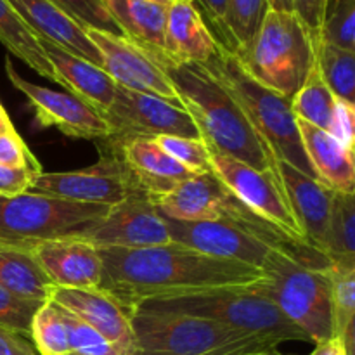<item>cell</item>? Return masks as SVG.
Returning <instances> with one entry per match:
<instances>
[{"instance_id": "20", "label": "cell", "mask_w": 355, "mask_h": 355, "mask_svg": "<svg viewBox=\"0 0 355 355\" xmlns=\"http://www.w3.org/2000/svg\"><path fill=\"white\" fill-rule=\"evenodd\" d=\"M111 144L120 151L139 189L151 198L163 196L180 182L194 177L193 172L175 162L155 139H128Z\"/></svg>"}, {"instance_id": "31", "label": "cell", "mask_w": 355, "mask_h": 355, "mask_svg": "<svg viewBox=\"0 0 355 355\" xmlns=\"http://www.w3.org/2000/svg\"><path fill=\"white\" fill-rule=\"evenodd\" d=\"M227 2V26L234 42V55L241 58L252 47L267 12V0H225Z\"/></svg>"}, {"instance_id": "19", "label": "cell", "mask_w": 355, "mask_h": 355, "mask_svg": "<svg viewBox=\"0 0 355 355\" xmlns=\"http://www.w3.org/2000/svg\"><path fill=\"white\" fill-rule=\"evenodd\" d=\"M24 245H28L54 286L78 290L101 288L103 262L99 250L90 243L80 238H58Z\"/></svg>"}, {"instance_id": "29", "label": "cell", "mask_w": 355, "mask_h": 355, "mask_svg": "<svg viewBox=\"0 0 355 355\" xmlns=\"http://www.w3.org/2000/svg\"><path fill=\"white\" fill-rule=\"evenodd\" d=\"M336 97L326 85L321 71H319L318 55L309 68L307 76L300 89L291 97V111L297 120H304L321 130L328 132L331 125L333 111H335Z\"/></svg>"}, {"instance_id": "18", "label": "cell", "mask_w": 355, "mask_h": 355, "mask_svg": "<svg viewBox=\"0 0 355 355\" xmlns=\"http://www.w3.org/2000/svg\"><path fill=\"white\" fill-rule=\"evenodd\" d=\"M267 155H269V165L272 166L283 186L291 214L300 229L302 239L312 250L324 255L326 229H328L335 191L328 189L319 180L302 173L290 163L276 158L269 149H267Z\"/></svg>"}, {"instance_id": "5", "label": "cell", "mask_w": 355, "mask_h": 355, "mask_svg": "<svg viewBox=\"0 0 355 355\" xmlns=\"http://www.w3.org/2000/svg\"><path fill=\"white\" fill-rule=\"evenodd\" d=\"M142 355H245L276 350V340L227 328L208 319L130 312Z\"/></svg>"}, {"instance_id": "32", "label": "cell", "mask_w": 355, "mask_h": 355, "mask_svg": "<svg viewBox=\"0 0 355 355\" xmlns=\"http://www.w3.org/2000/svg\"><path fill=\"white\" fill-rule=\"evenodd\" d=\"M30 338L33 340L38 355H66L71 352L61 309L54 302L47 300L42 304L33 315Z\"/></svg>"}, {"instance_id": "34", "label": "cell", "mask_w": 355, "mask_h": 355, "mask_svg": "<svg viewBox=\"0 0 355 355\" xmlns=\"http://www.w3.org/2000/svg\"><path fill=\"white\" fill-rule=\"evenodd\" d=\"M321 42L355 52V0H329Z\"/></svg>"}, {"instance_id": "16", "label": "cell", "mask_w": 355, "mask_h": 355, "mask_svg": "<svg viewBox=\"0 0 355 355\" xmlns=\"http://www.w3.org/2000/svg\"><path fill=\"white\" fill-rule=\"evenodd\" d=\"M151 200L162 217L179 222H234L245 210V205L214 175V172L191 177L163 196Z\"/></svg>"}, {"instance_id": "22", "label": "cell", "mask_w": 355, "mask_h": 355, "mask_svg": "<svg viewBox=\"0 0 355 355\" xmlns=\"http://www.w3.org/2000/svg\"><path fill=\"white\" fill-rule=\"evenodd\" d=\"M52 69L55 82L66 89V92L78 97L89 104L97 113H104L114 99L116 83L99 66L82 58L69 54L45 38H38Z\"/></svg>"}, {"instance_id": "42", "label": "cell", "mask_w": 355, "mask_h": 355, "mask_svg": "<svg viewBox=\"0 0 355 355\" xmlns=\"http://www.w3.org/2000/svg\"><path fill=\"white\" fill-rule=\"evenodd\" d=\"M329 134L336 139L349 151H354L355 141V106L336 99L335 111H333L331 125L328 128Z\"/></svg>"}, {"instance_id": "28", "label": "cell", "mask_w": 355, "mask_h": 355, "mask_svg": "<svg viewBox=\"0 0 355 355\" xmlns=\"http://www.w3.org/2000/svg\"><path fill=\"white\" fill-rule=\"evenodd\" d=\"M324 255L331 263L355 269L354 194L335 193L324 239Z\"/></svg>"}, {"instance_id": "26", "label": "cell", "mask_w": 355, "mask_h": 355, "mask_svg": "<svg viewBox=\"0 0 355 355\" xmlns=\"http://www.w3.org/2000/svg\"><path fill=\"white\" fill-rule=\"evenodd\" d=\"M0 286L26 300L47 302L54 284L28 245L0 241Z\"/></svg>"}, {"instance_id": "27", "label": "cell", "mask_w": 355, "mask_h": 355, "mask_svg": "<svg viewBox=\"0 0 355 355\" xmlns=\"http://www.w3.org/2000/svg\"><path fill=\"white\" fill-rule=\"evenodd\" d=\"M0 42L10 54L26 62L33 71L55 82V73L42 49L40 40L16 12L9 0H0Z\"/></svg>"}, {"instance_id": "15", "label": "cell", "mask_w": 355, "mask_h": 355, "mask_svg": "<svg viewBox=\"0 0 355 355\" xmlns=\"http://www.w3.org/2000/svg\"><path fill=\"white\" fill-rule=\"evenodd\" d=\"M165 222L173 243L205 255L234 260L257 269H262L274 250L252 231L232 220L179 222L165 218Z\"/></svg>"}, {"instance_id": "38", "label": "cell", "mask_w": 355, "mask_h": 355, "mask_svg": "<svg viewBox=\"0 0 355 355\" xmlns=\"http://www.w3.org/2000/svg\"><path fill=\"white\" fill-rule=\"evenodd\" d=\"M61 315L66 324V331H68L71 352L83 355H118L114 347L103 335H99L92 326H89L64 309H61Z\"/></svg>"}, {"instance_id": "49", "label": "cell", "mask_w": 355, "mask_h": 355, "mask_svg": "<svg viewBox=\"0 0 355 355\" xmlns=\"http://www.w3.org/2000/svg\"><path fill=\"white\" fill-rule=\"evenodd\" d=\"M151 2H156V3H163V6H170V3H172V0H151Z\"/></svg>"}, {"instance_id": "2", "label": "cell", "mask_w": 355, "mask_h": 355, "mask_svg": "<svg viewBox=\"0 0 355 355\" xmlns=\"http://www.w3.org/2000/svg\"><path fill=\"white\" fill-rule=\"evenodd\" d=\"M146 51L175 87L210 153L231 156L253 168H269L267 148L231 92L207 66L175 62L163 51Z\"/></svg>"}, {"instance_id": "50", "label": "cell", "mask_w": 355, "mask_h": 355, "mask_svg": "<svg viewBox=\"0 0 355 355\" xmlns=\"http://www.w3.org/2000/svg\"><path fill=\"white\" fill-rule=\"evenodd\" d=\"M172 2H194V0H172Z\"/></svg>"}, {"instance_id": "25", "label": "cell", "mask_w": 355, "mask_h": 355, "mask_svg": "<svg viewBox=\"0 0 355 355\" xmlns=\"http://www.w3.org/2000/svg\"><path fill=\"white\" fill-rule=\"evenodd\" d=\"M121 35L151 51H163L168 6L151 0H103Z\"/></svg>"}, {"instance_id": "21", "label": "cell", "mask_w": 355, "mask_h": 355, "mask_svg": "<svg viewBox=\"0 0 355 355\" xmlns=\"http://www.w3.org/2000/svg\"><path fill=\"white\" fill-rule=\"evenodd\" d=\"M38 38L52 42L69 54L103 68V59L85 30L49 0H9Z\"/></svg>"}, {"instance_id": "24", "label": "cell", "mask_w": 355, "mask_h": 355, "mask_svg": "<svg viewBox=\"0 0 355 355\" xmlns=\"http://www.w3.org/2000/svg\"><path fill=\"white\" fill-rule=\"evenodd\" d=\"M220 45L211 37L203 17L193 2H172L168 6L163 52L175 62L207 64Z\"/></svg>"}, {"instance_id": "36", "label": "cell", "mask_w": 355, "mask_h": 355, "mask_svg": "<svg viewBox=\"0 0 355 355\" xmlns=\"http://www.w3.org/2000/svg\"><path fill=\"white\" fill-rule=\"evenodd\" d=\"M42 304L45 302L26 300L0 286V329L30 338L31 321Z\"/></svg>"}, {"instance_id": "14", "label": "cell", "mask_w": 355, "mask_h": 355, "mask_svg": "<svg viewBox=\"0 0 355 355\" xmlns=\"http://www.w3.org/2000/svg\"><path fill=\"white\" fill-rule=\"evenodd\" d=\"M6 73L9 82L26 96L35 118L42 127L58 128L68 137L85 141H104L111 137V130L104 118L82 99L68 92H58L49 87L28 82L14 69L9 58L6 59Z\"/></svg>"}, {"instance_id": "9", "label": "cell", "mask_w": 355, "mask_h": 355, "mask_svg": "<svg viewBox=\"0 0 355 355\" xmlns=\"http://www.w3.org/2000/svg\"><path fill=\"white\" fill-rule=\"evenodd\" d=\"M101 142L106 144V149L101 151L96 165L73 172H40L31 182V193L104 207H113L130 194L139 193L141 189L120 151L106 139Z\"/></svg>"}, {"instance_id": "47", "label": "cell", "mask_w": 355, "mask_h": 355, "mask_svg": "<svg viewBox=\"0 0 355 355\" xmlns=\"http://www.w3.org/2000/svg\"><path fill=\"white\" fill-rule=\"evenodd\" d=\"M14 125L12 121H10L9 114H7V111L3 110L2 103H0V132H7V130H12Z\"/></svg>"}, {"instance_id": "45", "label": "cell", "mask_w": 355, "mask_h": 355, "mask_svg": "<svg viewBox=\"0 0 355 355\" xmlns=\"http://www.w3.org/2000/svg\"><path fill=\"white\" fill-rule=\"evenodd\" d=\"M311 355H343L342 345H340L338 340L335 338H329L326 342H321L315 345L314 352Z\"/></svg>"}, {"instance_id": "39", "label": "cell", "mask_w": 355, "mask_h": 355, "mask_svg": "<svg viewBox=\"0 0 355 355\" xmlns=\"http://www.w3.org/2000/svg\"><path fill=\"white\" fill-rule=\"evenodd\" d=\"M193 3L203 17L215 42L224 51L234 54V42L227 26V2L225 0H194Z\"/></svg>"}, {"instance_id": "41", "label": "cell", "mask_w": 355, "mask_h": 355, "mask_svg": "<svg viewBox=\"0 0 355 355\" xmlns=\"http://www.w3.org/2000/svg\"><path fill=\"white\" fill-rule=\"evenodd\" d=\"M328 2L329 0H293V12L307 28L309 35L318 49L321 45L322 23H324Z\"/></svg>"}, {"instance_id": "6", "label": "cell", "mask_w": 355, "mask_h": 355, "mask_svg": "<svg viewBox=\"0 0 355 355\" xmlns=\"http://www.w3.org/2000/svg\"><path fill=\"white\" fill-rule=\"evenodd\" d=\"M260 270L266 279L257 283L255 290L300 328L309 342L318 345L333 338L328 269L305 266L290 253L274 248Z\"/></svg>"}, {"instance_id": "3", "label": "cell", "mask_w": 355, "mask_h": 355, "mask_svg": "<svg viewBox=\"0 0 355 355\" xmlns=\"http://www.w3.org/2000/svg\"><path fill=\"white\" fill-rule=\"evenodd\" d=\"M255 284L214 288V290L177 295V297L151 298L137 304L132 311L208 319L227 328L276 340L277 343L291 342V340L309 342L300 328L284 318L272 302L255 290Z\"/></svg>"}, {"instance_id": "12", "label": "cell", "mask_w": 355, "mask_h": 355, "mask_svg": "<svg viewBox=\"0 0 355 355\" xmlns=\"http://www.w3.org/2000/svg\"><path fill=\"white\" fill-rule=\"evenodd\" d=\"M80 239L96 248L139 250L173 243L165 218L159 215L151 196L134 193L92 225Z\"/></svg>"}, {"instance_id": "33", "label": "cell", "mask_w": 355, "mask_h": 355, "mask_svg": "<svg viewBox=\"0 0 355 355\" xmlns=\"http://www.w3.org/2000/svg\"><path fill=\"white\" fill-rule=\"evenodd\" d=\"M328 276L331 283L333 338L338 340L350 324H355V269L331 263Z\"/></svg>"}, {"instance_id": "1", "label": "cell", "mask_w": 355, "mask_h": 355, "mask_svg": "<svg viewBox=\"0 0 355 355\" xmlns=\"http://www.w3.org/2000/svg\"><path fill=\"white\" fill-rule=\"evenodd\" d=\"M97 250L103 262L101 290L116 298L128 314L151 298L250 286L266 279L257 267L205 255L179 243L139 250Z\"/></svg>"}, {"instance_id": "40", "label": "cell", "mask_w": 355, "mask_h": 355, "mask_svg": "<svg viewBox=\"0 0 355 355\" xmlns=\"http://www.w3.org/2000/svg\"><path fill=\"white\" fill-rule=\"evenodd\" d=\"M0 165L12 168H30L42 172V166L33 153L28 149L16 128L0 132Z\"/></svg>"}, {"instance_id": "44", "label": "cell", "mask_w": 355, "mask_h": 355, "mask_svg": "<svg viewBox=\"0 0 355 355\" xmlns=\"http://www.w3.org/2000/svg\"><path fill=\"white\" fill-rule=\"evenodd\" d=\"M0 355H38L28 338L17 333L0 329Z\"/></svg>"}, {"instance_id": "11", "label": "cell", "mask_w": 355, "mask_h": 355, "mask_svg": "<svg viewBox=\"0 0 355 355\" xmlns=\"http://www.w3.org/2000/svg\"><path fill=\"white\" fill-rule=\"evenodd\" d=\"M210 162L214 175L248 210L279 229L288 238L305 243L284 196L283 186L272 166L269 165V168L263 170L253 168L239 159L220 155V153H211Z\"/></svg>"}, {"instance_id": "35", "label": "cell", "mask_w": 355, "mask_h": 355, "mask_svg": "<svg viewBox=\"0 0 355 355\" xmlns=\"http://www.w3.org/2000/svg\"><path fill=\"white\" fill-rule=\"evenodd\" d=\"M155 141L158 142L175 162H179L184 168L193 172L194 175L211 173V153L210 149H208V146L203 142V139L162 135V137H156Z\"/></svg>"}, {"instance_id": "43", "label": "cell", "mask_w": 355, "mask_h": 355, "mask_svg": "<svg viewBox=\"0 0 355 355\" xmlns=\"http://www.w3.org/2000/svg\"><path fill=\"white\" fill-rule=\"evenodd\" d=\"M40 172L30 168H12L0 165V196L12 198L30 191L31 182Z\"/></svg>"}, {"instance_id": "17", "label": "cell", "mask_w": 355, "mask_h": 355, "mask_svg": "<svg viewBox=\"0 0 355 355\" xmlns=\"http://www.w3.org/2000/svg\"><path fill=\"white\" fill-rule=\"evenodd\" d=\"M49 300L71 312L103 335L118 355H142L130 324V314L116 298L101 288H59L52 286Z\"/></svg>"}, {"instance_id": "46", "label": "cell", "mask_w": 355, "mask_h": 355, "mask_svg": "<svg viewBox=\"0 0 355 355\" xmlns=\"http://www.w3.org/2000/svg\"><path fill=\"white\" fill-rule=\"evenodd\" d=\"M272 10H281V12H293V0H267Z\"/></svg>"}, {"instance_id": "48", "label": "cell", "mask_w": 355, "mask_h": 355, "mask_svg": "<svg viewBox=\"0 0 355 355\" xmlns=\"http://www.w3.org/2000/svg\"><path fill=\"white\" fill-rule=\"evenodd\" d=\"M245 355H281L279 352L276 350H267V352H253V354H245Z\"/></svg>"}, {"instance_id": "7", "label": "cell", "mask_w": 355, "mask_h": 355, "mask_svg": "<svg viewBox=\"0 0 355 355\" xmlns=\"http://www.w3.org/2000/svg\"><path fill=\"white\" fill-rule=\"evenodd\" d=\"M315 55L318 47L297 14L270 9L250 51L236 58L257 82L291 99Z\"/></svg>"}, {"instance_id": "51", "label": "cell", "mask_w": 355, "mask_h": 355, "mask_svg": "<svg viewBox=\"0 0 355 355\" xmlns=\"http://www.w3.org/2000/svg\"><path fill=\"white\" fill-rule=\"evenodd\" d=\"M66 355H83V354H76V352H69V354H66Z\"/></svg>"}, {"instance_id": "10", "label": "cell", "mask_w": 355, "mask_h": 355, "mask_svg": "<svg viewBox=\"0 0 355 355\" xmlns=\"http://www.w3.org/2000/svg\"><path fill=\"white\" fill-rule=\"evenodd\" d=\"M101 116L110 127L107 141L111 142L162 135L201 139L193 116L184 107L120 85H116L111 106Z\"/></svg>"}, {"instance_id": "13", "label": "cell", "mask_w": 355, "mask_h": 355, "mask_svg": "<svg viewBox=\"0 0 355 355\" xmlns=\"http://www.w3.org/2000/svg\"><path fill=\"white\" fill-rule=\"evenodd\" d=\"M85 33L99 51L103 69L116 85L159 97L182 107L175 87L144 47L128 40L123 35L107 33L94 28H85Z\"/></svg>"}, {"instance_id": "4", "label": "cell", "mask_w": 355, "mask_h": 355, "mask_svg": "<svg viewBox=\"0 0 355 355\" xmlns=\"http://www.w3.org/2000/svg\"><path fill=\"white\" fill-rule=\"evenodd\" d=\"M205 66L231 92L263 146L276 158L315 179L298 134L297 116L291 111V99L257 82L243 68L241 61L222 47Z\"/></svg>"}, {"instance_id": "8", "label": "cell", "mask_w": 355, "mask_h": 355, "mask_svg": "<svg viewBox=\"0 0 355 355\" xmlns=\"http://www.w3.org/2000/svg\"><path fill=\"white\" fill-rule=\"evenodd\" d=\"M104 205L76 203L26 191L0 196V241L33 243L58 238H82L107 214Z\"/></svg>"}, {"instance_id": "30", "label": "cell", "mask_w": 355, "mask_h": 355, "mask_svg": "<svg viewBox=\"0 0 355 355\" xmlns=\"http://www.w3.org/2000/svg\"><path fill=\"white\" fill-rule=\"evenodd\" d=\"M318 64L333 96L355 106V52L321 42Z\"/></svg>"}, {"instance_id": "23", "label": "cell", "mask_w": 355, "mask_h": 355, "mask_svg": "<svg viewBox=\"0 0 355 355\" xmlns=\"http://www.w3.org/2000/svg\"><path fill=\"white\" fill-rule=\"evenodd\" d=\"M297 127L315 179L335 193L354 194V151L340 144L329 132L321 130L307 121L297 120Z\"/></svg>"}, {"instance_id": "37", "label": "cell", "mask_w": 355, "mask_h": 355, "mask_svg": "<svg viewBox=\"0 0 355 355\" xmlns=\"http://www.w3.org/2000/svg\"><path fill=\"white\" fill-rule=\"evenodd\" d=\"M49 2L59 7L64 14H68L83 30L94 28V30L121 35L120 28L116 26L113 17L110 16L103 0H49Z\"/></svg>"}]
</instances>
